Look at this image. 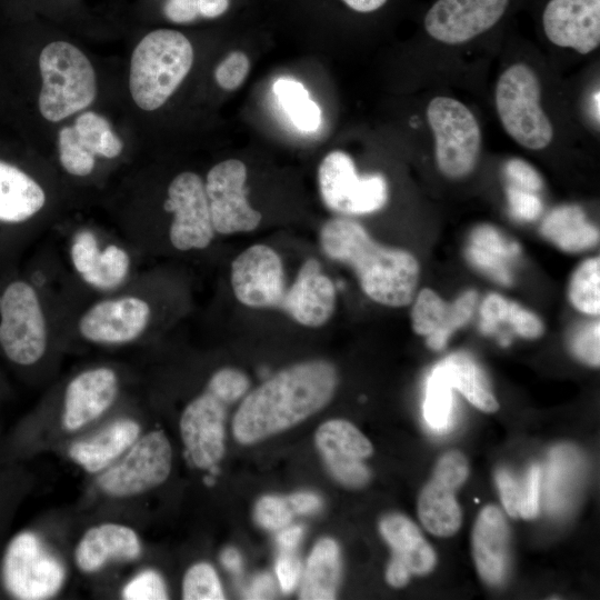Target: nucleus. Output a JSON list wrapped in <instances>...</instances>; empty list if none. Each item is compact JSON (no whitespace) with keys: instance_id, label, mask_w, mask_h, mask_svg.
<instances>
[{"instance_id":"nucleus-1","label":"nucleus","mask_w":600,"mask_h":600,"mask_svg":"<svg viewBox=\"0 0 600 600\" xmlns=\"http://www.w3.org/2000/svg\"><path fill=\"white\" fill-rule=\"evenodd\" d=\"M338 386V372L326 360L287 367L250 391L232 419V434L249 446L286 431L323 409Z\"/></svg>"},{"instance_id":"nucleus-2","label":"nucleus","mask_w":600,"mask_h":600,"mask_svg":"<svg viewBox=\"0 0 600 600\" xmlns=\"http://www.w3.org/2000/svg\"><path fill=\"white\" fill-rule=\"evenodd\" d=\"M320 243L329 258L354 270L362 291L374 302L403 307L413 299L420 268L410 252L377 243L360 223L344 218L322 226Z\"/></svg>"},{"instance_id":"nucleus-3","label":"nucleus","mask_w":600,"mask_h":600,"mask_svg":"<svg viewBox=\"0 0 600 600\" xmlns=\"http://www.w3.org/2000/svg\"><path fill=\"white\" fill-rule=\"evenodd\" d=\"M250 387L244 372L221 368L204 391L191 400L180 417L179 429L187 456L199 469H213L226 452L228 407L241 399Z\"/></svg>"},{"instance_id":"nucleus-4","label":"nucleus","mask_w":600,"mask_h":600,"mask_svg":"<svg viewBox=\"0 0 600 600\" xmlns=\"http://www.w3.org/2000/svg\"><path fill=\"white\" fill-rule=\"evenodd\" d=\"M193 63V49L181 32L158 29L136 47L130 62L129 88L143 110L160 108L183 81Z\"/></svg>"},{"instance_id":"nucleus-5","label":"nucleus","mask_w":600,"mask_h":600,"mask_svg":"<svg viewBox=\"0 0 600 600\" xmlns=\"http://www.w3.org/2000/svg\"><path fill=\"white\" fill-rule=\"evenodd\" d=\"M42 87L39 110L49 121L80 111L96 98V76L88 58L66 41L47 44L39 57Z\"/></svg>"},{"instance_id":"nucleus-6","label":"nucleus","mask_w":600,"mask_h":600,"mask_svg":"<svg viewBox=\"0 0 600 600\" xmlns=\"http://www.w3.org/2000/svg\"><path fill=\"white\" fill-rule=\"evenodd\" d=\"M48 343L46 317L34 287L10 279L0 287V350L8 361L30 367L44 354Z\"/></svg>"},{"instance_id":"nucleus-7","label":"nucleus","mask_w":600,"mask_h":600,"mask_svg":"<svg viewBox=\"0 0 600 600\" xmlns=\"http://www.w3.org/2000/svg\"><path fill=\"white\" fill-rule=\"evenodd\" d=\"M541 87L523 63L509 67L496 88V107L507 133L527 149L540 150L552 140V124L540 106Z\"/></svg>"},{"instance_id":"nucleus-8","label":"nucleus","mask_w":600,"mask_h":600,"mask_svg":"<svg viewBox=\"0 0 600 600\" xmlns=\"http://www.w3.org/2000/svg\"><path fill=\"white\" fill-rule=\"evenodd\" d=\"M1 579L11 597L43 600L60 591L66 569L38 534L22 531L10 540L4 550Z\"/></svg>"},{"instance_id":"nucleus-9","label":"nucleus","mask_w":600,"mask_h":600,"mask_svg":"<svg viewBox=\"0 0 600 600\" xmlns=\"http://www.w3.org/2000/svg\"><path fill=\"white\" fill-rule=\"evenodd\" d=\"M427 118L440 172L450 179L471 173L480 153L481 131L470 109L456 99L436 97L428 104Z\"/></svg>"},{"instance_id":"nucleus-10","label":"nucleus","mask_w":600,"mask_h":600,"mask_svg":"<svg viewBox=\"0 0 600 600\" xmlns=\"http://www.w3.org/2000/svg\"><path fill=\"white\" fill-rule=\"evenodd\" d=\"M172 468L171 443L161 430L140 436L98 477L99 488L108 496L130 498L161 486Z\"/></svg>"},{"instance_id":"nucleus-11","label":"nucleus","mask_w":600,"mask_h":600,"mask_svg":"<svg viewBox=\"0 0 600 600\" xmlns=\"http://www.w3.org/2000/svg\"><path fill=\"white\" fill-rule=\"evenodd\" d=\"M324 204L344 214H366L381 209L388 200L387 181L381 174L359 177L351 157L340 150L329 152L318 170Z\"/></svg>"},{"instance_id":"nucleus-12","label":"nucleus","mask_w":600,"mask_h":600,"mask_svg":"<svg viewBox=\"0 0 600 600\" xmlns=\"http://www.w3.org/2000/svg\"><path fill=\"white\" fill-rule=\"evenodd\" d=\"M247 168L237 159L222 161L208 172L204 189L213 230L221 234L254 230L261 213L246 197Z\"/></svg>"},{"instance_id":"nucleus-13","label":"nucleus","mask_w":600,"mask_h":600,"mask_svg":"<svg viewBox=\"0 0 600 600\" xmlns=\"http://www.w3.org/2000/svg\"><path fill=\"white\" fill-rule=\"evenodd\" d=\"M164 208L173 214L169 238L176 249L200 250L210 244L214 230L204 183L197 173L182 172L171 181Z\"/></svg>"},{"instance_id":"nucleus-14","label":"nucleus","mask_w":600,"mask_h":600,"mask_svg":"<svg viewBox=\"0 0 600 600\" xmlns=\"http://www.w3.org/2000/svg\"><path fill=\"white\" fill-rule=\"evenodd\" d=\"M511 0H436L423 18L426 32L446 44H460L489 31L506 16Z\"/></svg>"},{"instance_id":"nucleus-15","label":"nucleus","mask_w":600,"mask_h":600,"mask_svg":"<svg viewBox=\"0 0 600 600\" xmlns=\"http://www.w3.org/2000/svg\"><path fill=\"white\" fill-rule=\"evenodd\" d=\"M231 286L244 306L279 308L286 293L280 257L264 244L249 247L232 261Z\"/></svg>"},{"instance_id":"nucleus-16","label":"nucleus","mask_w":600,"mask_h":600,"mask_svg":"<svg viewBox=\"0 0 600 600\" xmlns=\"http://www.w3.org/2000/svg\"><path fill=\"white\" fill-rule=\"evenodd\" d=\"M314 443L329 473L342 486L361 488L370 479L362 460L373 452L371 442L351 422L331 419L316 431Z\"/></svg>"},{"instance_id":"nucleus-17","label":"nucleus","mask_w":600,"mask_h":600,"mask_svg":"<svg viewBox=\"0 0 600 600\" xmlns=\"http://www.w3.org/2000/svg\"><path fill=\"white\" fill-rule=\"evenodd\" d=\"M546 37L587 54L600 44V0H548L541 12Z\"/></svg>"},{"instance_id":"nucleus-18","label":"nucleus","mask_w":600,"mask_h":600,"mask_svg":"<svg viewBox=\"0 0 600 600\" xmlns=\"http://www.w3.org/2000/svg\"><path fill=\"white\" fill-rule=\"evenodd\" d=\"M150 313L149 304L138 297L103 300L84 312L79 321V331L91 342L126 343L144 331Z\"/></svg>"},{"instance_id":"nucleus-19","label":"nucleus","mask_w":600,"mask_h":600,"mask_svg":"<svg viewBox=\"0 0 600 600\" xmlns=\"http://www.w3.org/2000/svg\"><path fill=\"white\" fill-rule=\"evenodd\" d=\"M119 390L116 372L107 367L80 372L67 386L61 416L67 431H77L102 416L114 402Z\"/></svg>"},{"instance_id":"nucleus-20","label":"nucleus","mask_w":600,"mask_h":600,"mask_svg":"<svg viewBox=\"0 0 600 600\" xmlns=\"http://www.w3.org/2000/svg\"><path fill=\"white\" fill-rule=\"evenodd\" d=\"M477 300L478 293L468 290L454 302L448 303L437 292L424 288L412 306V329L427 338L431 349L441 350L451 334L470 320Z\"/></svg>"},{"instance_id":"nucleus-21","label":"nucleus","mask_w":600,"mask_h":600,"mask_svg":"<svg viewBox=\"0 0 600 600\" xmlns=\"http://www.w3.org/2000/svg\"><path fill=\"white\" fill-rule=\"evenodd\" d=\"M336 289L322 273L320 263L310 258L304 261L292 286L286 290L279 309L306 327H320L332 316Z\"/></svg>"},{"instance_id":"nucleus-22","label":"nucleus","mask_w":600,"mask_h":600,"mask_svg":"<svg viewBox=\"0 0 600 600\" xmlns=\"http://www.w3.org/2000/svg\"><path fill=\"white\" fill-rule=\"evenodd\" d=\"M141 550L140 538L132 528L106 522L82 534L74 549V562L81 571L91 573L113 560H136Z\"/></svg>"},{"instance_id":"nucleus-23","label":"nucleus","mask_w":600,"mask_h":600,"mask_svg":"<svg viewBox=\"0 0 600 600\" xmlns=\"http://www.w3.org/2000/svg\"><path fill=\"white\" fill-rule=\"evenodd\" d=\"M509 528L502 511L486 506L479 513L472 533V549L480 577L490 584L506 576L509 553Z\"/></svg>"},{"instance_id":"nucleus-24","label":"nucleus","mask_w":600,"mask_h":600,"mask_svg":"<svg viewBox=\"0 0 600 600\" xmlns=\"http://www.w3.org/2000/svg\"><path fill=\"white\" fill-rule=\"evenodd\" d=\"M46 204L42 187L18 166L0 159V228H18Z\"/></svg>"},{"instance_id":"nucleus-25","label":"nucleus","mask_w":600,"mask_h":600,"mask_svg":"<svg viewBox=\"0 0 600 600\" xmlns=\"http://www.w3.org/2000/svg\"><path fill=\"white\" fill-rule=\"evenodd\" d=\"M140 424L129 418L118 419L92 437L78 440L69 448L70 458L90 473L106 470L140 437Z\"/></svg>"},{"instance_id":"nucleus-26","label":"nucleus","mask_w":600,"mask_h":600,"mask_svg":"<svg viewBox=\"0 0 600 600\" xmlns=\"http://www.w3.org/2000/svg\"><path fill=\"white\" fill-rule=\"evenodd\" d=\"M379 530L392 549V557L402 562L411 574H427L436 566V553L421 534L420 529L406 516H384Z\"/></svg>"},{"instance_id":"nucleus-27","label":"nucleus","mask_w":600,"mask_h":600,"mask_svg":"<svg viewBox=\"0 0 600 600\" xmlns=\"http://www.w3.org/2000/svg\"><path fill=\"white\" fill-rule=\"evenodd\" d=\"M340 579V548L333 539L322 538L313 546L308 557L299 598L303 600L334 599Z\"/></svg>"},{"instance_id":"nucleus-28","label":"nucleus","mask_w":600,"mask_h":600,"mask_svg":"<svg viewBox=\"0 0 600 600\" xmlns=\"http://www.w3.org/2000/svg\"><path fill=\"white\" fill-rule=\"evenodd\" d=\"M519 251L518 244L508 241L493 227L480 226L471 233L467 256L476 267L492 279L509 286L513 280L509 261L518 256Z\"/></svg>"},{"instance_id":"nucleus-29","label":"nucleus","mask_w":600,"mask_h":600,"mask_svg":"<svg viewBox=\"0 0 600 600\" xmlns=\"http://www.w3.org/2000/svg\"><path fill=\"white\" fill-rule=\"evenodd\" d=\"M541 233L567 252L583 251L599 240V231L588 221L584 211L571 204L553 209L544 218Z\"/></svg>"},{"instance_id":"nucleus-30","label":"nucleus","mask_w":600,"mask_h":600,"mask_svg":"<svg viewBox=\"0 0 600 600\" xmlns=\"http://www.w3.org/2000/svg\"><path fill=\"white\" fill-rule=\"evenodd\" d=\"M454 491L456 489L432 477L420 492L419 519L434 536L450 537L461 526V510Z\"/></svg>"},{"instance_id":"nucleus-31","label":"nucleus","mask_w":600,"mask_h":600,"mask_svg":"<svg viewBox=\"0 0 600 600\" xmlns=\"http://www.w3.org/2000/svg\"><path fill=\"white\" fill-rule=\"evenodd\" d=\"M452 387L476 408L484 412H494L499 404L491 392L484 374L476 361L463 352L453 353L440 362Z\"/></svg>"},{"instance_id":"nucleus-32","label":"nucleus","mask_w":600,"mask_h":600,"mask_svg":"<svg viewBox=\"0 0 600 600\" xmlns=\"http://www.w3.org/2000/svg\"><path fill=\"white\" fill-rule=\"evenodd\" d=\"M480 328L492 333L500 323H508L514 332L526 339H537L543 332L541 320L531 311L504 297L490 293L480 306Z\"/></svg>"},{"instance_id":"nucleus-33","label":"nucleus","mask_w":600,"mask_h":600,"mask_svg":"<svg viewBox=\"0 0 600 600\" xmlns=\"http://www.w3.org/2000/svg\"><path fill=\"white\" fill-rule=\"evenodd\" d=\"M273 92L297 128L307 132L318 129L321 122L320 108L310 99L302 83L281 78L273 83Z\"/></svg>"},{"instance_id":"nucleus-34","label":"nucleus","mask_w":600,"mask_h":600,"mask_svg":"<svg viewBox=\"0 0 600 600\" xmlns=\"http://www.w3.org/2000/svg\"><path fill=\"white\" fill-rule=\"evenodd\" d=\"M452 407V387L439 362L427 381L423 416L428 426L444 431L451 420Z\"/></svg>"},{"instance_id":"nucleus-35","label":"nucleus","mask_w":600,"mask_h":600,"mask_svg":"<svg viewBox=\"0 0 600 600\" xmlns=\"http://www.w3.org/2000/svg\"><path fill=\"white\" fill-rule=\"evenodd\" d=\"M579 462V457L571 447L559 446L551 452L547 487L550 510L559 509L566 501L576 482Z\"/></svg>"},{"instance_id":"nucleus-36","label":"nucleus","mask_w":600,"mask_h":600,"mask_svg":"<svg viewBox=\"0 0 600 600\" xmlns=\"http://www.w3.org/2000/svg\"><path fill=\"white\" fill-rule=\"evenodd\" d=\"M73 128L81 142L93 154L111 159L121 153L122 141L102 116L92 111L84 112L77 118Z\"/></svg>"},{"instance_id":"nucleus-37","label":"nucleus","mask_w":600,"mask_h":600,"mask_svg":"<svg viewBox=\"0 0 600 600\" xmlns=\"http://www.w3.org/2000/svg\"><path fill=\"white\" fill-rule=\"evenodd\" d=\"M600 259L584 260L573 272L569 283V299L580 312L598 316L600 312Z\"/></svg>"},{"instance_id":"nucleus-38","label":"nucleus","mask_w":600,"mask_h":600,"mask_svg":"<svg viewBox=\"0 0 600 600\" xmlns=\"http://www.w3.org/2000/svg\"><path fill=\"white\" fill-rule=\"evenodd\" d=\"M129 269V254L122 248L110 244L101 250L96 266L83 280L93 288L111 290L124 281Z\"/></svg>"},{"instance_id":"nucleus-39","label":"nucleus","mask_w":600,"mask_h":600,"mask_svg":"<svg viewBox=\"0 0 600 600\" xmlns=\"http://www.w3.org/2000/svg\"><path fill=\"white\" fill-rule=\"evenodd\" d=\"M182 598L186 600L224 599L216 569L208 562H197L184 573Z\"/></svg>"},{"instance_id":"nucleus-40","label":"nucleus","mask_w":600,"mask_h":600,"mask_svg":"<svg viewBox=\"0 0 600 600\" xmlns=\"http://www.w3.org/2000/svg\"><path fill=\"white\" fill-rule=\"evenodd\" d=\"M59 159L66 171L88 176L94 168V154L81 142L73 127H64L58 138Z\"/></svg>"},{"instance_id":"nucleus-41","label":"nucleus","mask_w":600,"mask_h":600,"mask_svg":"<svg viewBox=\"0 0 600 600\" xmlns=\"http://www.w3.org/2000/svg\"><path fill=\"white\" fill-rule=\"evenodd\" d=\"M293 516L288 499L280 496H263L254 507L256 521L267 530L276 531L289 526Z\"/></svg>"},{"instance_id":"nucleus-42","label":"nucleus","mask_w":600,"mask_h":600,"mask_svg":"<svg viewBox=\"0 0 600 600\" xmlns=\"http://www.w3.org/2000/svg\"><path fill=\"white\" fill-rule=\"evenodd\" d=\"M127 600H162L168 599L163 578L153 569H144L132 577L121 590Z\"/></svg>"},{"instance_id":"nucleus-43","label":"nucleus","mask_w":600,"mask_h":600,"mask_svg":"<svg viewBox=\"0 0 600 600\" xmlns=\"http://www.w3.org/2000/svg\"><path fill=\"white\" fill-rule=\"evenodd\" d=\"M100 252L98 240L92 232L82 230L74 236L70 248V258L73 268L82 279L91 272Z\"/></svg>"},{"instance_id":"nucleus-44","label":"nucleus","mask_w":600,"mask_h":600,"mask_svg":"<svg viewBox=\"0 0 600 600\" xmlns=\"http://www.w3.org/2000/svg\"><path fill=\"white\" fill-rule=\"evenodd\" d=\"M250 61L241 51H232L217 67L214 78L224 90H234L246 80Z\"/></svg>"},{"instance_id":"nucleus-45","label":"nucleus","mask_w":600,"mask_h":600,"mask_svg":"<svg viewBox=\"0 0 600 600\" xmlns=\"http://www.w3.org/2000/svg\"><path fill=\"white\" fill-rule=\"evenodd\" d=\"M468 473L466 457L459 451H449L438 460L432 477L457 490L466 481Z\"/></svg>"},{"instance_id":"nucleus-46","label":"nucleus","mask_w":600,"mask_h":600,"mask_svg":"<svg viewBox=\"0 0 600 600\" xmlns=\"http://www.w3.org/2000/svg\"><path fill=\"white\" fill-rule=\"evenodd\" d=\"M599 321L590 322L577 331L571 342L573 353L592 367L599 366Z\"/></svg>"},{"instance_id":"nucleus-47","label":"nucleus","mask_w":600,"mask_h":600,"mask_svg":"<svg viewBox=\"0 0 600 600\" xmlns=\"http://www.w3.org/2000/svg\"><path fill=\"white\" fill-rule=\"evenodd\" d=\"M507 198L510 211L517 219L532 221L542 211V202L534 192L509 186L507 189Z\"/></svg>"},{"instance_id":"nucleus-48","label":"nucleus","mask_w":600,"mask_h":600,"mask_svg":"<svg viewBox=\"0 0 600 600\" xmlns=\"http://www.w3.org/2000/svg\"><path fill=\"white\" fill-rule=\"evenodd\" d=\"M541 470L532 466L522 486H520L519 516L523 519H533L539 512Z\"/></svg>"},{"instance_id":"nucleus-49","label":"nucleus","mask_w":600,"mask_h":600,"mask_svg":"<svg viewBox=\"0 0 600 600\" xmlns=\"http://www.w3.org/2000/svg\"><path fill=\"white\" fill-rule=\"evenodd\" d=\"M506 174L512 182V186L530 191L537 192L542 186L543 181L539 172L527 161L513 158L506 163Z\"/></svg>"},{"instance_id":"nucleus-50","label":"nucleus","mask_w":600,"mask_h":600,"mask_svg":"<svg viewBox=\"0 0 600 600\" xmlns=\"http://www.w3.org/2000/svg\"><path fill=\"white\" fill-rule=\"evenodd\" d=\"M496 481L499 488V493L504 510L510 517H518L520 502V484L513 478V476L504 469H501L497 472Z\"/></svg>"},{"instance_id":"nucleus-51","label":"nucleus","mask_w":600,"mask_h":600,"mask_svg":"<svg viewBox=\"0 0 600 600\" xmlns=\"http://www.w3.org/2000/svg\"><path fill=\"white\" fill-rule=\"evenodd\" d=\"M276 573L282 591L289 593L299 582L301 566L296 558L284 553L277 560Z\"/></svg>"},{"instance_id":"nucleus-52","label":"nucleus","mask_w":600,"mask_h":600,"mask_svg":"<svg viewBox=\"0 0 600 600\" xmlns=\"http://www.w3.org/2000/svg\"><path fill=\"white\" fill-rule=\"evenodd\" d=\"M163 11L176 23L191 22L199 16L197 0H168Z\"/></svg>"},{"instance_id":"nucleus-53","label":"nucleus","mask_w":600,"mask_h":600,"mask_svg":"<svg viewBox=\"0 0 600 600\" xmlns=\"http://www.w3.org/2000/svg\"><path fill=\"white\" fill-rule=\"evenodd\" d=\"M294 514H309L318 511L322 501L319 496L309 491H299L287 497Z\"/></svg>"},{"instance_id":"nucleus-54","label":"nucleus","mask_w":600,"mask_h":600,"mask_svg":"<svg viewBox=\"0 0 600 600\" xmlns=\"http://www.w3.org/2000/svg\"><path fill=\"white\" fill-rule=\"evenodd\" d=\"M411 573L408 568L397 559L391 558L387 571L386 580L394 588H401L406 586L410 580Z\"/></svg>"},{"instance_id":"nucleus-55","label":"nucleus","mask_w":600,"mask_h":600,"mask_svg":"<svg viewBox=\"0 0 600 600\" xmlns=\"http://www.w3.org/2000/svg\"><path fill=\"white\" fill-rule=\"evenodd\" d=\"M302 534L303 528L301 526L289 524L280 529L277 536V542L284 551H290L298 546L302 538Z\"/></svg>"},{"instance_id":"nucleus-56","label":"nucleus","mask_w":600,"mask_h":600,"mask_svg":"<svg viewBox=\"0 0 600 600\" xmlns=\"http://www.w3.org/2000/svg\"><path fill=\"white\" fill-rule=\"evenodd\" d=\"M198 12L204 18H217L229 8V0H197Z\"/></svg>"},{"instance_id":"nucleus-57","label":"nucleus","mask_w":600,"mask_h":600,"mask_svg":"<svg viewBox=\"0 0 600 600\" xmlns=\"http://www.w3.org/2000/svg\"><path fill=\"white\" fill-rule=\"evenodd\" d=\"M350 9L360 13L374 12L381 9L388 0H342Z\"/></svg>"},{"instance_id":"nucleus-58","label":"nucleus","mask_w":600,"mask_h":600,"mask_svg":"<svg viewBox=\"0 0 600 600\" xmlns=\"http://www.w3.org/2000/svg\"><path fill=\"white\" fill-rule=\"evenodd\" d=\"M272 586H273V582L269 576L263 574L261 577H258L254 580L253 586L251 588L250 598H268L269 596L272 594V590H273Z\"/></svg>"},{"instance_id":"nucleus-59","label":"nucleus","mask_w":600,"mask_h":600,"mask_svg":"<svg viewBox=\"0 0 600 600\" xmlns=\"http://www.w3.org/2000/svg\"><path fill=\"white\" fill-rule=\"evenodd\" d=\"M222 564L232 572H240L241 570V557L240 553L234 548H227L222 551L220 556Z\"/></svg>"},{"instance_id":"nucleus-60","label":"nucleus","mask_w":600,"mask_h":600,"mask_svg":"<svg viewBox=\"0 0 600 600\" xmlns=\"http://www.w3.org/2000/svg\"><path fill=\"white\" fill-rule=\"evenodd\" d=\"M599 91L594 92V96H593V102H592V107H593V112H594V116L597 117V120L599 121Z\"/></svg>"}]
</instances>
